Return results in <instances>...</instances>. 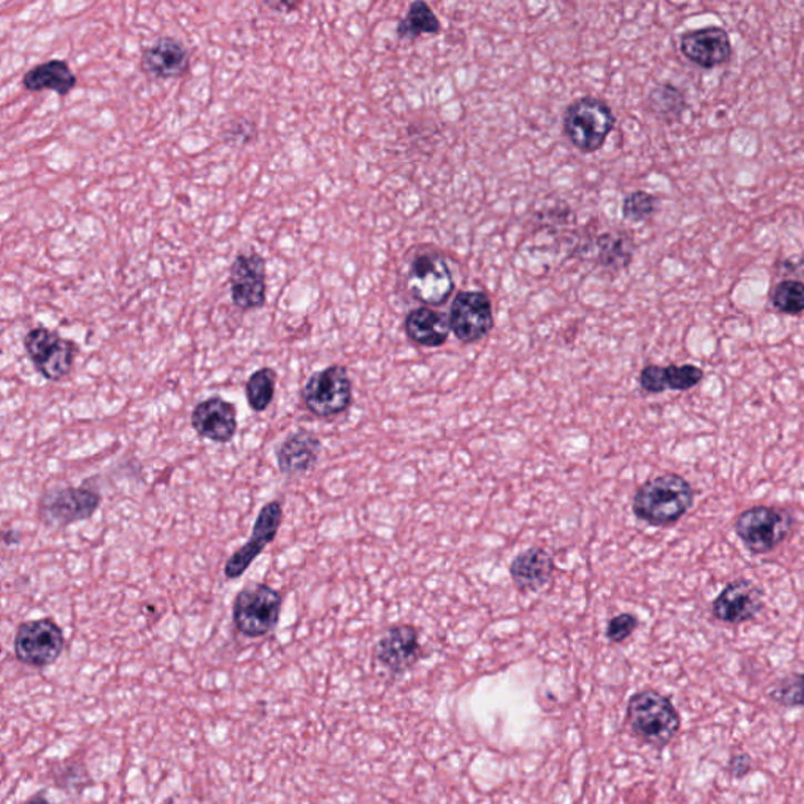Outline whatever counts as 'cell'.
<instances>
[{
	"mask_svg": "<svg viewBox=\"0 0 804 804\" xmlns=\"http://www.w3.org/2000/svg\"><path fill=\"white\" fill-rule=\"evenodd\" d=\"M283 598L269 584L253 583L237 592L233 603V622L247 638L269 635L281 621Z\"/></svg>",
	"mask_w": 804,
	"mask_h": 804,
	"instance_id": "cell-5",
	"label": "cell"
},
{
	"mask_svg": "<svg viewBox=\"0 0 804 804\" xmlns=\"http://www.w3.org/2000/svg\"><path fill=\"white\" fill-rule=\"evenodd\" d=\"M13 535H17V533H13V531H10V533L3 535V542H6L7 546H11V542H13V543L19 542V535L18 536H13Z\"/></svg>",
	"mask_w": 804,
	"mask_h": 804,
	"instance_id": "cell-35",
	"label": "cell"
},
{
	"mask_svg": "<svg viewBox=\"0 0 804 804\" xmlns=\"http://www.w3.org/2000/svg\"><path fill=\"white\" fill-rule=\"evenodd\" d=\"M617 126V116L610 104L596 96H581L572 101L564 112L562 131L580 153H596L605 145Z\"/></svg>",
	"mask_w": 804,
	"mask_h": 804,
	"instance_id": "cell-3",
	"label": "cell"
},
{
	"mask_svg": "<svg viewBox=\"0 0 804 804\" xmlns=\"http://www.w3.org/2000/svg\"><path fill=\"white\" fill-rule=\"evenodd\" d=\"M659 200L645 191H635L622 202V217L632 224H641L655 214Z\"/></svg>",
	"mask_w": 804,
	"mask_h": 804,
	"instance_id": "cell-30",
	"label": "cell"
},
{
	"mask_svg": "<svg viewBox=\"0 0 804 804\" xmlns=\"http://www.w3.org/2000/svg\"><path fill=\"white\" fill-rule=\"evenodd\" d=\"M191 423L202 439L228 444L237 432V410L233 403L221 396H211L194 407Z\"/></svg>",
	"mask_w": 804,
	"mask_h": 804,
	"instance_id": "cell-17",
	"label": "cell"
},
{
	"mask_svg": "<svg viewBox=\"0 0 804 804\" xmlns=\"http://www.w3.org/2000/svg\"><path fill=\"white\" fill-rule=\"evenodd\" d=\"M375 654L377 662L391 673H404L420 659L418 630L409 624L390 627L377 643Z\"/></svg>",
	"mask_w": 804,
	"mask_h": 804,
	"instance_id": "cell-18",
	"label": "cell"
},
{
	"mask_svg": "<svg viewBox=\"0 0 804 804\" xmlns=\"http://www.w3.org/2000/svg\"><path fill=\"white\" fill-rule=\"evenodd\" d=\"M230 288L234 307L252 312L266 305L267 264L258 252L240 253L230 267Z\"/></svg>",
	"mask_w": 804,
	"mask_h": 804,
	"instance_id": "cell-12",
	"label": "cell"
},
{
	"mask_svg": "<svg viewBox=\"0 0 804 804\" xmlns=\"http://www.w3.org/2000/svg\"><path fill=\"white\" fill-rule=\"evenodd\" d=\"M407 338L423 347H440L448 342L449 319L444 313L429 307L411 309L404 320Z\"/></svg>",
	"mask_w": 804,
	"mask_h": 804,
	"instance_id": "cell-23",
	"label": "cell"
},
{
	"mask_svg": "<svg viewBox=\"0 0 804 804\" xmlns=\"http://www.w3.org/2000/svg\"><path fill=\"white\" fill-rule=\"evenodd\" d=\"M320 449L319 437L308 429H299L289 434L275 449L278 470L285 477H301L308 474L318 464Z\"/></svg>",
	"mask_w": 804,
	"mask_h": 804,
	"instance_id": "cell-19",
	"label": "cell"
},
{
	"mask_svg": "<svg viewBox=\"0 0 804 804\" xmlns=\"http://www.w3.org/2000/svg\"><path fill=\"white\" fill-rule=\"evenodd\" d=\"M554 572L552 554L542 547H531L525 552L517 554L509 566V573L515 581L517 590L522 592H535L542 590Z\"/></svg>",
	"mask_w": 804,
	"mask_h": 804,
	"instance_id": "cell-21",
	"label": "cell"
},
{
	"mask_svg": "<svg viewBox=\"0 0 804 804\" xmlns=\"http://www.w3.org/2000/svg\"><path fill=\"white\" fill-rule=\"evenodd\" d=\"M65 644V633L54 619H33L18 627L13 641L14 657L26 666L41 670L60 659Z\"/></svg>",
	"mask_w": 804,
	"mask_h": 804,
	"instance_id": "cell-8",
	"label": "cell"
},
{
	"mask_svg": "<svg viewBox=\"0 0 804 804\" xmlns=\"http://www.w3.org/2000/svg\"><path fill=\"white\" fill-rule=\"evenodd\" d=\"M441 24L440 19L430 9L429 3L423 2V0H415L409 6L406 17L399 21L396 33L401 40L406 38H418L421 35H437L440 33Z\"/></svg>",
	"mask_w": 804,
	"mask_h": 804,
	"instance_id": "cell-25",
	"label": "cell"
},
{
	"mask_svg": "<svg viewBox=\"0 0 804 804\" xmlns=\"http://www.w3.org/2000/svg\"><path fill=\"white\" fill-rule=\"evenodd\" d=\"M100 493L89 487H55L43 493L38 503L41 522L51 528H67L84 522L96 515L101 505Z\"/></svg>",
	"mask_w": 804,
	"mask_h": 804,
	"instance_id": "cell-10",
	"label": "cell"
},
{
	"mask_svg": "<svg viewBox=\"0 0 804 804\" xmlns=\"http://www.w3.org/2000/svg\"><path fill=\"white\" fill-rule=\"evenodd\" d=\"M704 369L700 366L685 365H645L641 369L638 383L641 390L649 395L664 391H689L704 380Z\"/></svg>",
	"mask_w": 804,
	"mask_h": 804,
	"instance_id": "cell-20",
	"label": "cell"
},
{
	"mask_svg": "<svg viewBox=\"0 0 804 804\" xmlns=\"http://www.w3.org/2000/svg\"><path fill=\"white\" fill-rule=\"evenodd\" d=\"M596 247H598V263L603 269L613 274L627 269L635 252L632 237L625 233L600 234Z\"/></svg>",
	"mask_w": 804,
	"mask_h": 804,
	"instance_id": "cell-24",
	"label": "cell"
},
{
	"mask_svg": "<svg viewBox=\"0 0 804 804\" xmlns=\"http://www.w3.org/2000/svg\"><path fill=\"white\" fill-rule=\"evenodd\" d=\"M648 104L652 115L663 123L678 122L686 109L685 94L671 84L657 85L649 93Z\"/></svg>",
	"mask_w": 804,
	"mask_h": 804,
	"instance_id": "cell-26",
	"label": "cell"
},
{
	"mask_svg": "<svg viewBox=\"0 0 804 804\" xmlns=\"http://www.w3.org/2000/svg\"><path fill=\"white\" fill-rule=\"evenodd\" d=\"M266 6L269 7V9H272V10H286V11H291V10H296L297 7H299V3H296V2H294V3H291V2H277V3L266 2Z\"/></svg>",
	"mask_w": 804,
	"mask_h": 804,
	"instance_id": "cell-34",
	"label": "cell"
},
{
	"mask_svg": "<svg viewBox=\"0 0 804 804\" xmlns=\"http://www.w3.org/2000/svg\"><path fill=\"white\" fill-rule=\"evenodd\" d=\"M627 723L645 745L664 749L679 734L681 713L673 701L657 690H641L627 704Z\"/></svg>",
	"mask_w": 804,
	"mask_h": 804,
	"instance_id": "cell-2",
	"label": "cell"
},
{
	"mask_svg": "<svg viewBox=\"0 0 804 804\" xmlns=\"http://www.w3.org/2000/svg\"><path fill=\"white\" fill-rule=\"evenodd\" d=\"M191 51L173 37H160L141 54V70L151 79L169 81L184 78L191 70Z\"/></svg>",
	"mask_w": 804,
	"mask_h": 804,
	"instance_id": "cell-16",
	"label": "cell"
},
{
	"mask_svg": "<svg viewBox=\"0 0 804 804\" xmlns=\"http://www.w3.org/2000/svg\"><path fill=\"white\" fill-rule=\"evenodd\" d=\"M727 767H730L727 769L730 770V775L735 777V780H740V777L749 775L751 769H753V761H751L749 753L740 751V753L732 754Z\"/></svg>",
	"mask_w": 804,
	"mask_h": 804,
	"instance_id": "cell-33",
	"label": "cell"
},
{
	"mask_svg": "<svg viewBox=\"0 0 804 804\" xmlns=\"http://www.w3.org/2000/svg\"><path fill=\"white\" fill-rule=\"evenodd\" d=\"M24 804H51L48 802L44 796H33V798H30L29 802H26Z\"/></svg>",
	"mask_w": 804,
	"mask_h": 804,
	"instance_id": "cell-36",
	"label": "cell"
},
{
	"mask_svg": "<svg viewBox=\"0 0 804 804\" xmlns=\"http://www.w3.org/2000/svg\"><path fill=\"white\" fill-rule=\"evenodd\" d=\"M769 698L784 708H803L804 705V674L792 673L784 675L770 689Z\"/></svg>",
	"mask_w": 804,
	"mask_h": 804,
	"instance_id": "cell-29",
	"label": "cell"
},
{
	"mask_svg": "<svg viewBox=\"0 0 804 804\" xmlns=\"http://www.w3.org/2000/svg\"><path fill=\"white\" fill-rule=\"evenodd\" d=\"M640 625V619L632 613H621L618 617L611 618L608 621L605 635L608 641L614 644L624 643L630 637L635 633V630Z\"/></svg>",
	"mask_w": 804,
	"mask_h": 804,
	"instance_id": "cell-31",
	"label": "cell"
},
{
	"mask_svg": "<svg viewBox=\"0 0 804 804\" xmlns=\"http://www.w3.org/2000/svg\"><path fill=\"white\" fill-rule=\"evenodd\" d=\"M406 288L415 301L428 307L447 304L455 291L447 258L439 252L418 253L407 272Z\"/></svg>",
	"mask_w": 804,
	"mask_h": 804,
	"instance_id": "cell-9",
	"label": "cell"
},
{
	"mask_svg": "<svg viewBox=\"0 0 804 804\" xmlns=\"http://www.w3.org/2000/svg\"><path fill=\"white\" fill-rule=\"evenodd\" d=\"M773 307L784 315L798 316L804 312V283L784 281L777 283L772 296Z\"/></svg>",
	"mask_w": 804,
	"mask_h": 804,
	"instance_id": "cell-28",
	"label": "cell"
},
{
	"mask_svg": "<svg viewBox=\"0 0 804 804\" xmlns=\"http://www.w3.org/2000/svg\"><path fill=\"white\" fill-rule=\"evenodd\" d=\"M679 47L685 59L704 70L723 67L732 55L730 33L719 26L682 33Z\"/></svg>",
	"mask_w": 804,
	"mask_h": 804,
	"instance_id": "cell-15",
	"label": "cell"
},
{
	"mask_svg": "<svg viewBox=\"0 0 804 804\" xmlns=\"http://www.w3.org/2000/svg\"><path fill=\"white\" fill-rule=\"evenodd\" d=\"M226 130H228V135H226L225 141L236 142V145L237 141H240V139H237L240 135L243 138V145H245V143L251 142L256 134L255 124L247 122V120L244 119L236 120V122L228 124Z\"/></svg>",
	"mask_w": 804,
	"mask_h": 804,
	"instance_id": "cell-32",
	"label": "cell"
},
{
	"mask_svg": "<svg viewBox=\"0 0 804 804\" xmlns=\"http://www.w3.org/2000/svg\"><path fill=\"white\" fill-rule=\"evenodd\" d=\"M22 343L30 362L49 383H60L73 372L79 347L71 339L63 338L51 328L38 326L26 334Z\"/></svg>",
	"mask_w": 804,
	"mask_h": 804,
	"instance_id": "cell-7",
	"label": "cell"
},
{
	"mask_svg": "<svg viewBox=\"0 0 804 804\" xmlns=\"http://www.w3.org/2000/svg\"><path fill=\"white\" fill-rule=\"evenodd\" d=\"M694 498L696 492L689 479L666 471L638 487L633 515L651 527H670L692 511Z\"/></svg>",
	"mask_w": 804,
	"mask_h": 804,
	"instance_id": "cell-1",
	"label": "cell"
},
{
	"mask_svg": "<svg viewBox=\"0 0 804 804\" xmlns=\"http://www.w3.org/2000/svg\"><path fill=\"white\" fill-rule=\"evenodd\" d=\"M765 608V592L756 581H730L713 599L712 617L724 624L740 625L754 621Z\"/></svg>",
	"mask_w": 804,
	"mask_h": 804,
	"instance_id": "cell-13",
	"label": "cell"
},
{
	"mask_svg": "<svg viewBox=\"0 0 804 804\" xmlns=\"http://www.w3.org/2000/svg\"><path fill=\"white\" fill-rule=\"evenodd\" d=\"M275 387H277V372L271 366L256 369L253 375L248 376L245 383V396H247L248 406L256 414L269 409L274 401Z\"/></svg>",
	"mask_w": 804,
	"mask_h": 804,
	"instance_id": "cell-27",
	"label": "cell"
},
{
	"mask_svg": "<svg viewBox=\"0 0 804 804\" xmlns=\"http://www.w3.org/2000/svg\"><path fill=\"white\" fill-rule=\"evenodd\" d=\"M795 519L786 508L757 505L740 512L734 530L745 549L753 554L773 552L791 538Z\"/></svg>",
	"mask_w": 804,
	"mask_h": 804,
	"instance_id": "cell-4",
	"label": "cell"
},
{
	"mask_svg": "<svg viewBox=\"0 0 804 804\" xmlns=\"http://www.w3.org/2000/svg\"><path fill=\"white\" fill-rule=\"evenodd\" d=\"M302 401L309 414L318 418L342 415L353 404V380L346 366L330 365L313 373L301 390Z\"/></svg>",
	"mask_w": 804,
	"mask_h": 804,
	"instance_id": "cell-6",
	"label": "cell"
},
{
	"mask_svg": "<svg viewBox=\"0 0 804 804\" xmlns=\"http://www.w3.org/2000/svg\"><path fill=\"white\" fill-rule=\"evenodd\" d=\"M78 82V75L67 60L51 59L30 68L28 73L22 75L21 84L30 93L54 92L59 96H68Z\"/></svg>",
	"mask_w": 804,
	"mask_h": 804,
	"instance_id": "cell-22",
	"label": "cell"
},
{
	"mask_svg": "<svg viewBox=\"0 0 804 804\" xmlns=\"http://www.w3.org/2000/svg\"><path fill=\"white\" fill-rule=\"evenodd\" d=\"M449 327L464 345L481 342L496 326L492 301L482 291H459L449 308Z\"/></svg>",
	"mask_w": 804,
	"mask_h": 804,
	"instance_id": "cell-11",
	"label": "cell"
},
{
	"mask_svg": "<svg viewBox=\"0 0 804 804\" xmlns=\"http://www.w3.org/2000/svg\"><path fill=\"white\" fill-rule=\"evenodd\" d=\"M283 522V508L281 501L274 500L264 505L255 525L251 539L241 549L228 558L224 566L225 579L236 580L243 577L252 562L263 553L269 543L275 541Z\"/></svg>",
	"mask_w": 804,
	"mask_h": 804,
	"instance_id": "cell-14",
	"label": "cell"
}]
</instances>
